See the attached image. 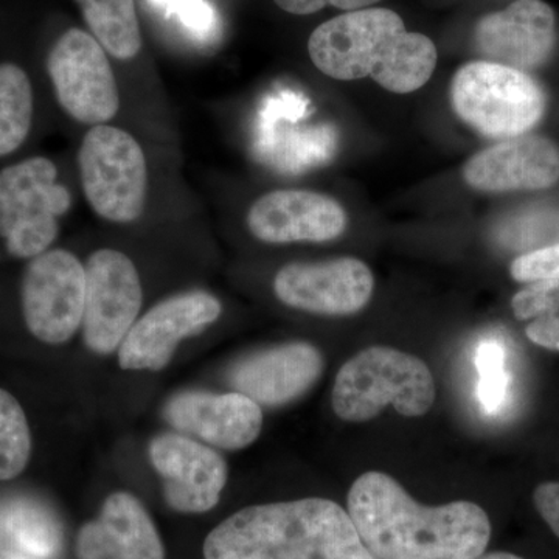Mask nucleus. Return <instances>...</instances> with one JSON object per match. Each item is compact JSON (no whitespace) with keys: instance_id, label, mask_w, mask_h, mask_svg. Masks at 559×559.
Wrapping results in <instances>:
<instances>
[{"instance_id":"obj_1","label":"nucleus","mask_w":559,"mask_h":559,"mask_svg":"<svg viewBox=\"0 0 559 559\" xmlns=\"http://www.w3.org/2000/svg\"><path fill=\"white\" fill-rule=\"evenodd\" d=\"M348 514L377 559H477L491 538L487 511L477 503L419 506L380 471H369L352 485Z\"/></svg>"},{"instance_id":"obj_2","label":"nucleus","mask_w":559,"mask_h":559,"mask_svg":"<svg viewBox=\"0 0 559 559\" xmlns=\"http://www.w3.org/2000/svg\"><path fill=\"white\" fill-rule=\"evenodd\" d=\"M204 559H377L348 511L307 498L237 511L209 533Z\"/></svg>"},{"instance_id":"obj_3","label":"nucleus","mask_w":559,"mask_h":559,"mask_svg":"<svg viewBox=\"0 0 559 559\" xmlns=\"http://www.w3.org/2000/svg\"><path fill=\"white\" fill-rule=\"evenodd\" d=\"M312 64L330 79H371L393 94L425 86L437 66L436 44L407 32L389 9L348 11L323 22L308 40Z\"/></svg>"},{"instance_id":"obj_4","label":"nucleus","mask_w":559,"mask_h":559,"mask_svg":"<svg viewBox=\"0 0 559 559\" xmlns=\"http://www.w3.org/2000/svg\"><path fill=\"white\" fill-rule=\"evenodd\" d=\"M436 401V381L425 360L392 347H369L341 367L331 393L334 414L362 423L385 406L404 417L428 414Z\"/></svg>"},{"instance_id":"obj_5","label":"nucleus","mask_w":559,"mask_h":559,"mask_svg":"<svg viewBox=\"0 0 559 559\" xmlns=\"http://www.w3.org/2000/svg\"><path fill=\"white\" fill-rule=\"evenodd\" d=\"M70 207L72 194L49 157L0 167V241L11 259L28 261L51 249Z\"/></svg>"},{"instance_id":"obj_6","label":"nucleus","mask_w":559,"mask_h":559,"mask_svg":"<svg viewBox=\"0 0 559 559\" xmlns=\"http://www.w3.org/2000/svg\"><path fill=\"white\" fill-rule=\"evenodd\" d=\"M459 119L488 139L521 138L546 112V95L528 73L498 62L463 66L451 83Z\"/></svg>"},{"instance_id":"obj_7","label":"nucleus","mask_w":559,"mask_h":559,"mask_svg":"<svg viewBox=\"0 0 559 559\" xmlns=\"http://www.w3.org/2000/svg\"><path fill=\"white\" fill-rule=\"evenodd\" d=\"M81 186L92 210L110 223L142 216L148 191L146 157L130 132L95 124L79 151Z\"/></svg>"},{"instance_id":"obj_8","label":"nucleus","mask_w":559,"mask_h":559,"mask_svg":"<svg viewBox=\"0 0 559 559\" xmlns=\"http://www.w3.org/2000/svg\"><path fill=\"white\" fill-rule=\"evenodd\" d=\"M47 75L58 105L79 123L105 124L120 109V92L108 55L91 33L69 28L51 47Z\"/></svg>"},{"instance_id":"obj_9","label":"nucleus","mask_w":559,"mask_h":559,"mask_svg":"<svg viewBox=\"0 0 559 559\" xmlns=\"http://www.w3.org/2000/svg\"><path fill=\"white\" fill-rule=\"evenodd\" d=\"M86 270L72 252L49 249L27 261L21 280L22 318L44 344L68 342L83 325Z\"/></svg>"},{"instance_id":"obj_10","label":"nucleus","mask_w":559,"mask_h":559,"mask_svg":"<svg viewBox=\"0 0 559 559\" xmlns=\"http://www.w3.org/2000/svg\"><path fill=\"white\" fill-rule=\"evenodd\" d=\"M83 340L91 352L109 355L120 347L143 304L142 282L130 257L95 250L86 266Z\"/></svg>"},{"instance_id":"obj_11","label":"nucleus","mask_w":559,"mask_h":559,"mask_svg":"<svg viewBox=\"0 0 559 559\" xmlns=\"http://www.w3.org/2000/svg\"><path fill=\"white\" fill-rule=\"evenodd\" d=\"M221 301L205 290H190L160 301L135 320L119 347L123 370L159 371L170 364L187 337L201 333L219 319Z\"/></svg>"},{"instance_id":"obj_12","label":"nucleus","mask_w":559,"mask_h":559,"mask_svg":"<svg viewBox=\"0 0 559 559\" xmlns=\"http://www.w3.org/2000/svg\"><path fill=\"white\" fill-rule=\"evenodd\" d=\"M373 290L370 267L352 257L286 264L274 278V293L282 304L319 316L356 314L369 305Z\"/></svg>"},{"instance_id":"obj_13","label":"nucleus","mask_w":559,"mask_h":559,"mask_svg":"<svg viewBox=\"0 0 559 559\" xmlns=\"http://www.w3.org/2000/svg\"><path fill=\"white\" fill-rule=\"evenodd\" d=\"M148 454L164 479L170 509L198 514L218 506L227 481V465L218 452L191 437L162 433L151 440Z\"/></svg>"},{"instance_id":"obj_14","label":"nucleus","mask_w":559,"mask_h":559,"mask_svg":"<svg viewBox=\"0 0 559 559\" xmlns=\"http://www.w3.org/2000/svg\"><path fill=\"white\" fill-rule=\"evenodd\" d=\"M555 46L557 17L543 0H516L481 17L474 27V47L485 61L522 72L546 64Z\"/></svg>"},{"instance_id":"obj_15","label":"nucleus","mask_w":559,"mask_h":559,"mask_svg":"<svg viewBox=\"0 0 559 559\" xmlns=\"http://www.w3.org/2000/svg\"><path fill=\"white\" fill-rule=\"evenodd\" d=\"M164 418L183 436L224 451L245 450L263 428L260 404L238 392H180L165 404Z\"/></svg>"},{"instance_id":"obj_16","label":"nucleus","mask_w":559,"mask_h":559,"mask_svg":"<svg viewBox=\"0 0 559 559\" xmlns=\"http://www.w3.org/2000/svg\"><path fill=\"white\" fill-rule=\"evenodd\" d=\"M325 360L308 342H288L250 353L229 371L234 392L260 406L278 407L301 399L322 377Z\"/></svg>"},{"instance_id":"obj_17","label":"nucleus","mask_w":559,"mask_h":559,"mask_svg":"<svg viewBox=\"0 0 559 559\" xmlns=\"http://www.w3.org/2000/svg\"><path fill=\"white\" fill-rule=\"evenodd\" d=\"M246 221L250 234L270 245L336 240L348 223L340 202L308 190H277L263 194L250 205Z\"/></svg>"},{"instance_id":"obj_18","label":"nucleus","mask_w":559,"mask_h":559,"mask_svg":"<svg viewBox=\"0 0 559 559\" xmlns=\"http://www.w3.org/2000/svg\"><path fill=\"white\" fill-rule=\"evenodd\" d=\"M463 179L487 193L550 189L559 180L558 145L538 135L506 140L471 157Z\"/></svg>"},{"instance_id":"obj_19","label":"nucleus","mask_w":559,"mask_h":559,"mask_svg":"<svg viewBox=\"0 0 559 559\" xmlns=\"http://www.w3.org/2000/svg\"><path fill=\"white\" fill-rule=\"evenodd\" d=\"M79 559H165L156 525L130 492H114L103 503L100 516L87 522L76 536Z\"/></svg>"},{"instance_id":"obj_20","label":"nucleus","mask_w":559,"mask_h":559,"mask_svg":"<svg viewBox=\"0 0 559 559\" xmlns=\"http://www.w3.org/2000/svg\"><path fill=\"white\" fill-rule=\"evenodd\" d=\"M36 94L31 73L13 61L0 62V160L27 143L35 127Z\"/></svg>"},{"instance_id":"obj_21","label":"nucleus","mask_w":559,"mask_h":559,"mask_svg":"<svg viewBox=\"0 0 559 559\" xmlns=\"http://www.w3.org/2000/svg\"><path fill=\"white\" fill-rule=\"evenodd\" d=\"M87 27L117 60H132L142 49L134 0H75Z\"/></svg>"},{"instance_id":"obj_22","label":"nucleus","mask_w":559,"mask_h":559,"mask_svg":"<svg viewBox=\"0 0 559 559\" xmlns=\"http://www.w3.org/2000/svg\"><path fill=\"white\" fill-rule=\"evenodd\" d=\"M3 528L17 549L38 559H51L60 551L61 532L46 510L35 506L14 507L5 514Z\"/></svg>"},{"instance_id":"obj_23","label":"nucleus","mask_w":559,"mask_h":559,"mask_svg":"<svg viewBox=\"0 0 559 559\" xmlns=\"http://www.w3.org/2000/svg\"><path fill=\"white\" fill-rule=\"evenodd\" d=\"M32 433L21 404L0 389V480H11L27 468Z\"/></svg>"},{"instance_id":"obj_24","label":"nucleus","mask_w":559,"mask_h":559,"mask_svg":"<svg viewBox=\"0 0 559 559\" xmlns=\"http://www.w3.org/2000/svg\"><path fill=\"white\" fill-rule=\"evenodd\" d=\"M479 385L477 399L488 414H498L510 396L511 377L507 370L506 347L498 341L481 342L474 355Z\"/></svg>"},{"instance_id":"obj_25","label":"nucleus","mask_w":559,"mask_h":559,"mask_svg":"<svg viewBox=\"0 0 559 559\" xmlns=\"http://www.w3.org/2000/svg\"><path fill=\"white\" fill-rule=\"evenodd\" d=\"M514 316L520 320L540 318L559 312V280H539L520 290L511 300Z\"/></svg>"},{"instance_id":"obj_26","label":"nucleus","mask_w":559,"mask_h":559,"mask_svg":"<svg viewBox=\"0 0 559 559\" xmlns=\"http://www.w3.org/2000/svg\"><path fill=\"white\" fill-rule=\"evenodd\" d=\"M510 271L511 277L522 283L559 280V242L521 255Z\"/></svg>"},{"instance_id":"obj_27","label":"nucleus","mask_w":559,"mask_h":559,"mask_svg":"<svg viewBox=\"0 0 559 559\" xmlns=\"http://www.w3.org/2000/svg\"><path fill=\"white\" fill-rule=\"evenodd\" d=\"M274 2L286 13L307 16V14L318 13L325 7L345 11L370 9L380 0H274Z\"/></svg>"},{"instance_id":"obj_28","label":"nucleus","mask_w":559,"mask_h":559,"mask_svg":"<svg viewBox=\"0 0 559 559\" xmlns=\"http://www.w3.org/2000/svg\"><path fill=\"white\" fill-rule=\"evenodd\" d=\"M536 509H538L540 518L546 521L551 532L559 538V484L558 481H547V484L539 485L535 489Z\"/></svg>"},{"instance_id":"obj_29","label":"nucleus","mask_w":559,"mask_h":559,"mask_svg":"<svg viewBox=\"0 0 559 559\" xmlns=\"http://www.w3.org/2000/svg\"><path fill=\"white\" fill-rule=\"evenodd\" d=\"M525 333L533 344L559 352V312L536 318L535 322L530 323Z\"/></svg>"},{"instance_id":"obj_30","label":"nucleus","mask_w":559,"mask_h":559,"mask_svg":"<svg viewBox=\"0 0 559 559\" xmlns=\"http://www.w3.org/2000/svg\"><path fill=\"white\" fill-rule=\"evenodd\" d=\"M0 559H38L32 557V555L25 554L24 550L17 549L16 551H7V554L0 555Z\"/></svg>"},{"instance_id":"obj_31","label":"nucleus","mask_w":559,"mask_h":559,"mask_svg":"<svg viewBox=\"0 0 559 559\" xmlns=\"http://www.w3.org/2000/svg\"><path fill=\"white\" fill-rule=\"evenodd\" d=\"M477 559H524L518 555L507 554V551H495V554L481 555Z\"/></svg>"}]
</instances>
